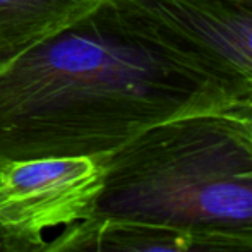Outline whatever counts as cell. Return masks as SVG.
<instances>
[{"instance_id":"52a82bcc","label":"cell","mask_w":252,"mask_h":252,"mask_svg":"<svg viewBox=\"0 0 252 252\" xmlns=\"http://www.w3.org/2000/svg\"><path fill=\"white\" fill-rule=\"evenodd\" d=\"M43 242V237L10 232L0 225V252H34Z\"/></svg>"},{"instance_id":"8992f818","label":"cell","mask_w":252,"mask_h":252,"mask_svg":"<svg viewBox=\"0 0 252 252\" xmlns=\"http://www.w3.org/2000/svg\"><path fill=\"white\" fill-rule=\"evenodd\" d=\"M101 0H0V63L86 16Z\"/></svg>"},{"instance_id":"6da1fadb","label":"cell","mask_w":252,"mask_h":252,"mask_svg":"<svg viewBox=\"0 0 252 252\" xmlns=\"http://www.w3.org/2000/svg\"><path fill=\"white\" fill-rule=\"evenodd\" d=\"M247 100L166 43L137 0H101L0 63V168L105 156L163 122Z\"/></svg>"},{"instance_id":"3957f363","label":"cell","mask_w":252,"mask_h":252,"mask_svg":"<svg viewBox=\"0 0 252 252\" xmlns=\"http://www.w3.org/2000/svg\"><path fill=\"white\" fill-rule=\"evenodd\" d=\"M156 33L252 98V0H137Z\"/></svg>"},{"instance_id":"7a4b0ae2","label":"cell","mask_w":252,"mask_h":252,"mask_svg":"<svg viewBox=\"0 0 252 252\" xmlns=\"http://www.w3.org/2000/svg\"><path fill=\"white\" fill-rule=\"evenodd\" d=\"M91 218L161 230H252V134L239 106L179 117L103 156Z\"/></svg>"},{"instance_id":"5b68a950","label":"cell","mask_w":252,"mask_h":252,"mask_svg":"<svg viewBox=\"0 0 252 252\" xmlns=\"http://www.w3.org/2000/svg\"><path fill=\"white\" fill-rule=\"evenodd\" d=\"M40 252H252V230H161L108 218L70 223Z\"/></svg>"},{"instance_id":"277c9868","label":"cell","mask_w":252,"mask_h":252,"mask_svg":"<svg viewBox=\"0 0 252 252\" xmlns=\"http://www.w3.org/2000/svg\"><path fill=\"white\" fill-rule=\"evenodd\" d=\"M103 184V156L14 161L0 168V225L43 237L45 230L91 218Z\"/></svg>"},{"instance_id":"ba28073f","label":"cell","mask_w":252,"mask_h":252,"mask_svg":"<svg viewBox=\"0 0 252 252\" xmlns=\"http://www.w3.org/2000/svg\"><path fill=\"white\" fill-rule=\"evenodd\" d=\"M239 112H240V115L246 119L247 127H249V130H251V134H252V98L239 106Z\"/></svg>"}]
</instances>
